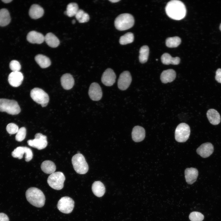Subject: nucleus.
Here are the masks:
<instances>
[{
    "label": "nucleus",
    "mask_w": 221,
    "mask_h": 221,
    "mask_svg": "<svg viewBox=\"0 0 221 221\" xmlns=\"http://www.w3.org/2000/svg\"><path fill=\"white\" fill-rule=\"evenodd\" d=\"M165 10L167 15L175 20H180L184 17L186 10L184 4L180 1L173 0L166 5Z\"/></svg>",
    "instance_id": "f257e3e1"
},
{
    "label": "nucleus",
    "mask_w": 221,
    "mask_h": 221,
    "mask_svg": "<svg viewBox=\"0 0 221 221\" xmlns=\"http://www.w3.org/2000/svg\"><path fill=\"white\" fill-rule=\"evenodd\" d=\"M27 201L33 205L38 207L43 206L45 202V197L43 192L35 187L28 188L25 192Z\"/></svg>",
    "instance_id": "f03ea898"
},
{
    "label": "nucleus",
    "mask_w": 221,
    "mask_h": 221,
    "mask_svg": "<svg viewBox=\"0 0 221 221\" xmlns=\"http://www.w3.org/2000/svg\"><path fill=\"white\" fill-rule=\"evenodd\" d=\"M134 23L133 16L128 13L119 15L115 18L114 22L116 28L120 31L125 30L131 28Z\"/></svg>",
    "instance_id": "7ed1b4c3"
},
{
    "label": "nucleus",
    "mask_w": 221,
    "mask_h": 221,
    "mask_svg": "<svg viewBox=\"0 0 221 221\" xmlns=\"http://www.w3.org/2000/svg\"><path fill=\"white\" fill-rule=\"evenodd\" d=\"M21 111L20 107L15 100L0 99V111L14 115L18 114Z\"/></svg>",
    "instance_id": "20e7f679"
},
{
    "label": "nucleus",
    "mask_w": 221,
    "mask_h": 221,
    "mask_svg": "<svg viewBox=\"0 0 221 221\" xmlns=\"http://www.w3.org/2000/svg\"><path fill=\"white\" fill-rule=\"evenodd\" d=\"M72 162L74 170L78 173L83 174L87 172L88 166L82 154L77 153L74 155L72 158Z\"/></svg>",
    "instance_id": "39448f33"
},
{
    "label": "nucleus",
    "mask_w": 221,
    "mask_h": 221,
    "mask_svg": "<svg viewBox=\"0 0 221 221\" xmlns=\"http://www.w3.org/2000/svg\"><path fill=\"white\" fill-rule=\"evenodd\" d=\"M65 179L63 173L60 172H55L49 176L47 183L52 188L56 190H60L64 187Z\"/></svg>",
    "instance_id": "423d86ee"
},
{
    "label": "nucleus",
    "mask_w": 221,
    "mask_h": 221,
    "mask_svg": "<svg viewBox=\"0 0 221 221\" xmlns=\"http://www.w3.org/2000/svg\"><path fill=\"white\" fill-rule=\"evenodd\" d=\"M30 95L33 100L36 103L40 104L42 107L47 105L49 101L48 95L42 89L35 87L32 89Z\"/></svg>",
    "instance_id": "0eeeda50"
},
{
    "label": "nucleus",
    "mask_w": 221,
    "mask_h": 221,
    "mask_svg": "<svg viewBox=\"0 0 221 221\" xmlns=\"http://www.w3.org/2000/svg\"><path fill=\"white\" fill-rule=\"evenodd\" d=\"M190 134L189 125L185 123H181L176 127L175 132V140L179 142H185L188 138Z\"/></svg>",
    "instance_id": "6e6552de"
},
{
    "label": "nucleus",
    "mask_w": 221,
    "mask_h": 221,
    "mask_svg": "<svg viewBox=\"0 0 221 221\" xmlns=\"http://www.w3.org/2000/svg\"><path fill=\"white\" fill-rule=\"evenodd\" d=\"M74 206V202L73 199L68 196L62 197L58 201L57 207L61 212L69 214L72 211Z\"/></svg>",
    "instance_id": "1a4fd4ad"
},
{
    "label": "nucleus",
    "mask_w": 221,
    "mask_h": 221,
    "mask_svg": "<svg viewBox=\"0 0 221 221\" xmlns=\"http://www.w3.org/2000/svg\"><path fill=\"white\" fill-rule=\"evenodd\" d=\"M27 142L29 146L39 150L45 148L48 144L46 136L41 133H37L34 139L29 140Z\"/></svg>",
    "instance_id": "9d476101"
},
{
    "label": "nucleus",
    "mask_w": 221,
    "mask_h": 221,
    "mask_svg": "<svg viewBox=\"0 0 221 221\" xmlns=\"http://www.w3.org/2000/svg\"><path fill=\"white\" fill-rule=\"evenodd\" d=\"M25 154V161H30L33 158V153L31 149L27 147L19 146L15 149L12 153V156L14 158L21 159Z\"/></svg>",
    "instance_id": "9b49d317"
},
{
    "label": "nucleus",
    "mask_w": 221,
    "mask_h": 221,
    "mask_svg": "<svg viewBox=\"0 0 221 221\" xmlns=\"http://www.w3.org/2000/svg\"><path fill=\"white\" fill-rule=\"evenodd\" d=\"M131 81L130 73L128 71H124L119 76L118 81V87L121 90H125L129 87Z\"/></svg>",
    "instance_id": "f8f14e48"
},
{
    "label": "nucleus",
    "mask_w": 221,
    "mask_h": 221,
    "mask_svg": "<svg viewBox=\"0 0 221 221\" xmlns=\"http://www.w3.org/2000/svg\"><path fill=\"white\" fill-rule=\"evenodd\" d=\"M88 95L90 99L93 101H99L101 99L103 93L101 87L98 83L94 82L90 85Z\"/></svg>",
    "instance_id": "ddd939ff"
},
{
    "label": "nucleus",
    "mask_w": 221,
    "mask_h": 221,
    "mask_svg": "<svg viewBox=\"0 0 221 221\" xmlns=\"http://www.w3.org/2000/svg\"><path fill=\"white\" fill-rule=\"evenodd\" d=\"M116 76L113 70L110 68L107 69L101 77L103 83L107 86H112L115 82Z\"/></svg>",
    "instance_id": "4468645a"
},
{
    "label": "nucleus",
    "mask_w": 221,
    "mask_h": 221,
    "mask_svg": "<svg viewBox=\"0 0 221 221\" xmlns=\"http://www.w3.org/2000/svg\"><path fill=\"white\" fill-rule=\"evenodd\" d=\"M213 146L210 142L202 144L196 149L197 153L203 158L209 157L213 153Z\"/></svg>",
    "instance_id": "2eb2a0df"
},
{
    "label": "nucleus",
    "mask_w": 221,
    "mask_h": 221,
    "mask_svg": "<svg viewBox=\"0 0 221 221\" xmlns=\"http://www.w3.org/2000/svg\"><path fill=\"white\" fill-rule=\"evenodd\" d=\"M23 79V75L21 72H12L8 76V81L12 86L17 87L21 84Z\"/></svg>",
    "instance_id": "dca6fc26"
},
{
    "label": "nucleus",
    "mask_w": 221,
    "mask_h": 221,
    "mask_svg": "<svg viewBox=\"0 0 221 221\" xmlns=\"http://www.w3.org/2000/svg\"><path fill=\"white\" fill-rule=\"evenodd\" d=\"M27 40L31 43L41 44L45 41V37L40 33L32 31L27 34Z\"/></svg>",
    "instance_id": "f3484780"
},
{
    "label": "nucleus",
    "mask_w": 221,
    "mask_h": 221,
    "mask_svg": "<svg viewBox=\"0 0 221 221\" xmlns=\"http://www.w3.org/2000/svg\"><path fill=\"white\" fill-rule=\"evenodd\" d=\"M145 131L142 127L138 126H135L133 129L132 137L133 140L135 142H140L144 139Z\"/></svg>",
    "instance_id": "a211bd4d"
},
{
    "label": "nucleus",
    "mask_w": 221,
    "mask_h": 221,
    "mask_svg": "<svg viewBox=\"0 0 221 221\" xmlns=\"http://www.w3.org/2000/svg\"><path fill=\"white\" fill-rule=\"evenodd\" d=\"M184 174L186 182L188 184H191L196 181L198 171L195 168H187L185 170Z\"/></svg>",
    "instance_id": "6ab92c4d"
},
{
    "label": "nucleus",
    "mask_w": 221,
    "mask_h": 221,
    "mask_svg": "<svg viewBox=\"0 0 221 221\" xmlns=\"http://www.w3.org/2000/svg\"><path fill=\"white\" fill-rule=\"evenodd\" d=\"M60 82L63 87L65 90L71 89L74 84V80L72 76L69 73L63 75L61 77Z\"/></svg>",
    "instance_id": "aec40b11"
},
{
    "label": "nucleus",
    "mask_w": 221,
    "mask_h": 221,
    "mask_svg": "<svg viewBox=\"0 0 221 221\" xmlns=\"http://www.w3.org/2000/svg\"><path fill=\"white\" fill-rule=\"evenodd\" d=\"M176 73L173 69H168L163 71L160 76V79L162 83H166L171 82L176 78Z\"/></svg>",
    "instance_id": "412c9836"
},
{
    "label": "nucleus",
    "mask_w": 221,
    "mask_h": 221,
    "mask_svg": "<svg viewBox=\"0 0 221 221\" xmlns=\"http://www.w3.org/2000/svg\"><path fill=\"white\" fill-rule=\"evenodd\" d=\"M44 14L43 9L38 4L32 5L29 9V15L33 19H37L43 16Z\"/></svg>",
    "instance_id": "4be33fe9"
},
{
    "label": "nucleus",
    "mask_w": 221,
    "mask_h": 221,
    "mask_svg": "<svg viewBox=\"0 0 221 221\" xmlns=\"http://www.w3.org/2000/svg\"><path fill=\"white\" fill-rule=\"evenodd\" d=\"M207 118L211 124L217 125L219 124L221 120L220 115L215 110L211 109L209 110L207 113Z\"/></svg>",
    "instance_id": "5701e85b"
},
{
    "label": "nucleus",
    "mask_w": 221,
    "mask_h": 221,
    "mask_svg": "<svg viewBox=\"0 0 221 221\" xmlns=\"http://www.w3.org/2000/svg\"><path fill=\"white\" fill-rule=\"evenodd\" d=\"M93 193L98 197L102 196L105 192V188L103 184L99 181L94 182L92 185Z\"/></svg>",
    "instance_id": "b1692460"
},
{
    "label": "nucleus",
    "mask_w": 221,
    "mask_h": 221,
    "mask_svg": "<svg viewBox=\"0 0 221 221\" xmlns=\"http://www.w3.org/2000/svg\"><path fill=\"white\" fill-rule=\"evenodd\" d=\"M161 60L162 63L165 64L169 65L172 64L177 65L179 64L180 59L178 57H173L169 53H165L161 56Z\"/></svg>",
    "instance_id": "393cba45"
},
{
    "label": "nucleus",
    "mask_w": 221,
    "mask_h": 221,
    "mask_svg": "<svg viewBox=\"0 0 221 221\" xmlns=\"http://www.w3.org/2000/svg\"><path fill=\"white\" fill-rule=\"evenodd\" d=\"M45 41L47 44L52 48H56L60 44L58 38L53 33H49L45 36Z\"/></svg>",
    "instance_id": "a878e982"
},
{
    "label": "nucleus",
    "mask_w": 221,
    "mask_h": 221,
    "mask_svg": "<svg viewBox=\"0 0 221 221\" xmlns=\"http://www.w3.org/2000/svg\"><path fill=\"white\" fill-rule=\"evenodd\" d=\"M41 168L45 173L51 174L55 172L56 167L53 162L51 161L46 160L42 163Z\"/></svg>",
    "instance_id": "bb28decb"
},
{
    "label": "nucleus",
    "mask_w": 221,
    "mask_h": 221,
    "mask_svg": "<svg viewBox=\"0 0 221 221\" xmlns=\"http://www.w3.org/2000/svg\"><path fill=\"white\" fill-rule=\"evenodd\" d=\"M35 60L42 68H48L51 64V62L49 58L42 54L37 55L35 57Z\"/></svg>",
    "instance_id": "cd10ccee"
},
{
    "label": "nucleus",
    "mask_w": 221,
    "mask_h": 221,
    "mask_svg": "<svg viewBox=\"0 0 221 221\" xmlns=\"http://www.w3.org/2000/svg\"><path fill=\"white\" fill-rule=\"evenodd\" d=\"M10 21L11 18L8 10L5 8L0 10V26H6Z\"/></svg>",
    "instance_id": "c85d7f7f"
},
{
    "label": "nucleus",
    "mask_w": 221,
    "mask_h": 221,
    "mask_svg": "<svg viewBox=\"0 0 221 221\" xmlns=\"http://www.w3.org/2000/svg\"><path fill=\"white\" fill-rule=\"evenodd\" d=\"M149 53V48L148 46L144 45L140 48L139 59L141 63H144L147 61Z\"/></svg>",
    "instance_id": "c756f323"
},
{
    "label": "nucleus",
    "mask_w": 221,
    "mask_h": 221,
    "mask_svg": "<svg viewBox=\"0 0 221 221\" xmlns=\"http://www.w3.org/2000/svg\"><path fill=\"white\" fill-rule=\"evenodd\" d=\"M79 10L78 6L77 3H70L67 5L66 11V15L70 17L75 16Z\"/></svg>",
    "instance_id": "7c9ffc66"
},
{
    "label": "nucleus",
    "mask_w": 221,
    "mask_h": 221,
    "mask_svg": "<svg viewBox=\"0 0 221 221\" xmlns=\"http://www.w3.org/2000/svg\"><path fill=\"white\" fill-rule=\"evenodd\" d=\"M181 42V39L177 36L169 37L166 39L165 41L166 46L169 48L177 47Z\"/></svg>",
    "instance_id": "2f4dec72"
},
{
    "label": "nucleus",
    "mask_w": 221,
    "mask_h": 221,
    "mask_svg": "<svg viewBox=\"0 0 221 221\" xmlns=\"http://www.w3.org/2000/svg\"><path fill=\"white\" fill-rule=\"evenodd\" d=\"M75 16L76 19L80 23L87 22L90 19L88 14L81 9L78 10Z\"/></svg>",
    "instance_id": "473e14b6"
},
{
    "label": "nucleus",
    "mask_w": 221,
    "mask_h": 221,
    "mask_svg": "<svg viewBox=\"0 0 221 221\" xmlns=\"http://www.w3.org/2000/svg\"><path fill=\"white\" fill-rule=\"evenodd\" d=\"M134 40L133 34L131 32H128L120 37L119 42L122 45H125L132 43Z\"/></svg>",
    "instance_id": "72a5a7b5"
},
{
    "label": "nucleus",
    "mask_w": 221,
    "mask_h": 221,
    "mask_svg": "<svg viewBox=\"0 0 221 221\" xmlns=\"http://www.w3.org/2000/svg\"><path fill=\"white\" fill-rule=\"evenodd\" d=\"M189 218L191 221H202L204 216L201 213L197 211H193L190 214Z\"/></svg>",
    "instance_id": "f704fd0d"
},
{
    "label": "nucleus",
    "mask_w": 221,
    "mask_h": 221,
    "mask_svg": "<svg viewBox=\"0 0 221 221\" xmlns=\"http://www.w3.org/2000/svg\"><path fill=\"white\" fill-rule=\"evenodd\" d=\"M26 130L25 127H23L19 129L16 133L15 139L18 142H21L25 138Z\"/></svg>",
    "instance_id": "c9c22d12"
},
{
    "label": "nucleus",
    "mask_w": 221,
    "mask_h": 221,
    "mask_svg": "<svg viewBox=\"0 0 221 221\" xmlns=\"http://www.w3.org/2000/svg\"><path fill=\"white\" fill-rule=\"evenodd\" d=\"M10 68L13 72H19L21 65L19 62L16 60H12L9 64Z\"/></svg>",
    "instance_id": "e433bc0d"
},
{
    "label": "nucleus",
    "mask_w": 221,
    "mask_h": 221,
    "mask_svg": "<svg viewBox=\"0 0 221 221\" xmlns=\"http://www.w3.org/2000/svg\"><path fill=\"white\" fill-rule=\"evenodd\" d=\"M6 129L9 134H14L17 133L19 129L17 125L14 123H11L7 125Z\"/></svg>",
    "instance_id": "4c0bfd02"
},
{
    "label": "nucleus",
    "mask_w": 221,
    "mask_h": 221,
    "mask_svg": "<svg viewBox=\"0 0 221 221\" xmlns=\"http://www.w3.org/2000/svg\"><path fill=\"white\" fill-rule=\"evenodd\" d=\"M216 80L219 83H221V69L218 68L216 72L215 76Z\"/></svg>",
    "instance_id": "58836bf2"
},
{
    "label": "nucleus",
    "mask_w": 221,
    "mask_h": 221,
    "mask_svg": "<svg viewBox=\"0 0 221 221\" xmlns=\"http://www.w3.org/2000/svg\"><path fill=\"white\" fill-rule=\"evenodd\" d=\"M0 221H9V219L6 214L0 213Z\"/></svg>",
    "instance_id": "ea45409f"
},
{
    "label": "nucleus",
    "mask_w": 221,
    "mask_h": 221,
    "mask_svg": "<svg viewBox=\"0 0 221 221\" xmlns=\"http://www.w3.org/2000/svg\"><path fill=\"white\" fill-rule=\"evenodd\" d=\"M12 0H2V1L3 2L6 3H9V2H10L11 1H12Z\"/></svg>",
    "instance_id": "a19ab883"
},
{
    "label": "nucleus",
    "mask_w": 221,
    "mask_h": 221,
    "mask_svg": "<svg viewBox=\"0 0 221 221\" xmlns=\"http://www.w3.org/2000/svg\"><path fill=\"white\" fill-rule=\"evenodd\" d=\"M109 1L112 3H115V2H119L120 1V0H109Z\"/></svg>",
    "instance_id": "79ce46f5"
},
{
    "label": "nucleus",
    "mask_w": 221,
    "mask_h": 221,
    "mask_svg": "<svg viewBox=\"0 0 221 221\" xmlns=\"http://www.w3.org/2000/svg\"><path fill=\"white\" fill-rule=\"evenodd\" d=\"M76 22V21L75 20H73L72 21V23L73 24H74Z\"/></svg>",
    "instance_id": "37998d69"
},
{
    "label": "nucleus",
    "mask_w": 221,
    "mask_h": 221,
    "mask_svg": "<svg viewBox=\"0 0 221 221\" xmlns=\"http://www.w3.org/2000/svg\"><path fill=\"white\" fill-rule=\"evenodd\" d=\"M219 29L221 31V23L220 24V26H219Z\"/></svg>",
    "instance_id": "c03bdc74"
}]
</instances>
